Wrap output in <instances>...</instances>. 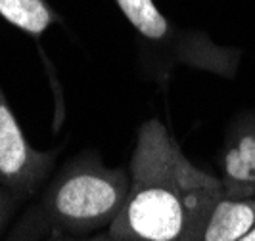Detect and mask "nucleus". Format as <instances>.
<instances>
[{"label":"nucleus","mask_w":255,"mask_h":241,"mask_svg":"<svg viewBox=\"0 0 255 241\" xmlns=\"http://www.w3.org/2000/svg\"><path fill=\"white\" fill-rule=\"evenodd\" d=\"M128 172L127 199L108 228L117 241H190L225 193L221 178L194 165L157 119L138 128Z\"/></svg>","instance_id":"nucleus-1"},{"label":"nucleus","mask_w":255,"mask_h":241,"mask_svg":"<svg viewBox=\"0 0 255 241\" xmlns=\"http://www.w3.org/2000/svg\"><path fill=\"white\" fill-rule=\"evenodd\" d=\"M128 188V168L104 165L98 152L79 153L56 172L4 241H44L50 234L90 236L108 230L123 209Z\"/></svg>","instance_id":"nucleus-2"},{"label":"nucleus","mask_w":255,"mask_h":241,"mask_svg":"<svg viewBox=\"0 0 255 241\" xmlns=\"http://www.w3.org/2000/svg\"><path fill=\"white\" fill-rule=\"evenodd\" d=\"M121 13L148 44L169 56L171 64L188 65L223 79H234L242 50L223 46L202 31L179 29L171 23L153 0H114Z\"/></svg>","instance_id":"nucleus-3"},{"label":"nucleus","mask_w":255,"mask_h":241,"mask_svg":"<svg viewBox=\"0 0 255 241\" xmlns=\"http://www.w3.org/2000/svg\"><path fill=\"white\" fill-rule=\"evenodd\" d=\"M60 152H38L29 144L0 86V186L19 203L29 201L48 180Z\"/></svg>","instance_id":"nucleus-4"},{"label":"nucleus","mask_w":255,"mask_h":241,"mask_svg":"<svg viewBox=\"0 0 255 241\" xmlns=\"http://www.w3.org/2000/svg\"><path fill=\"white\" fill-rule=\"evenodd\" d=\"M223 191L229 197H255V113L230 125L219 157Z\"/></svg>","instance_id":"nucleus-5"},{"label":"nucleus","mask_w":255,"mask_h":241,"mask_svg":"<svg viewBox=\"0 0 255 241\" xmlns=\"http://www.w3.org/2000/svg\"><path fill=\"white\" fill-rule=\"evenodd\" d=\"M255 224V197H223L209 209L190 241H240Z\"/></svg>","instance_id":"nucleus-6"},{"label":"nucleus","mask_w":255,"mask_h":241,"mask_svg":"<svg viewBox=\"0 0 255 241\" xmlns=\"http://www.w3.org/2000/svg\"><path fill=\"white\" fill-rule=\"evenodd\" d=\"M0 15L35 38L62 19L46 0H0Z\"/></svg>","instance_id":"nucleus-7"},{"label":"nucleus","mask_w":255,"mask_h":241,"mask_svg":"<svg viewBox=\"0 0 255 241\" xmlns=\"http://www.w3.org/2000/svg\"><path fill=\"white\" fill-rule=\"evenodd\" d=\"M19 205L21 203L13 197L10 191L6 190L4 186H0V240H2L8 222L12 220L13 213H15V209H17Z\"/></svg>","instance_id":"nucleus-8"},{"label":"nucleus","mask_w":255,"mask_h":241,"mask_svg":"<svg viewBox=\"0 0 255 241\" xmlns=\"http://www.w3.org/2000/svg\"><path fill=\"white\" fill-rule=\"evenodd\" d=\"M44 241H117L108 232L90 234V236H65V234H50Z\"/></svg>","instance_id":"nucleus-9"},{"label":"nucleus","mask_w":255,"mask_h":241,"mask_svg":"<svg viewBox=\"0 0 255 241\" xmlns=\"http://www.w3.org/2000/svg\"><path fill=\"white\" fill-rule=\"evenodd\" d=\"M240 241H255V224L252 226V230H250L246 236H242V240Z\"/></svg>","instance_id":"nucleus-10"}]
</instances>
